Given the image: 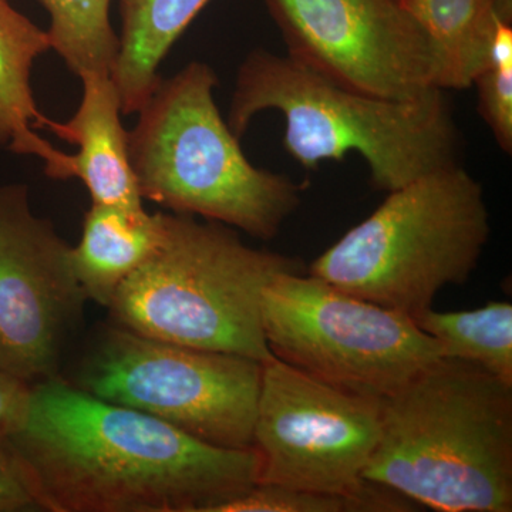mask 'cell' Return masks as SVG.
Segmentation results:
<instances>
[{"instance_id":"e0dca14e","label":"cell","mask_w":512,"mask_h":512,"mask_svg":"<svg viewBox=\"0 0 512 512\" xmlns=\"http://www.w3.org/2000/svg\"><path fill=\"white\" fill-rule=\"evenodd\" d=\"M414 322L439 343L443 357L473 363L512 386L510 302H490L483 308L460 312L430 308Z\"/></svg>"},{"instance_id":"5bb4252c","label":"cell","mask_w":512,"mask_h":512,"mask_svg":"<svg viewBox=\"0 0 512 512\" xmlns=\"http://www.w3.org/2000/svg\"><path fill=\"white\" fill-rule=\"evenodd\" d=\"M163 238L164 212L92 204L84 215L82 238L70 252L87 299L109 308L121 284L157 251Z\"/></svg>"},{"instance_id":"9c48e42d","label":"cell","mask_w":512,"mask_h":512,"mask_svg":"<svg viewBox=\"0 0 512 512\" xmlns=\"http://www.w3.org/2000/svg\"><path fill=\"white\" fill-rule=\"evenodd\" d=\"M382 400L346 392L272 356L262 363L252 433L258 484L360 494L380 436Z\"/></svg>"},{"instance_id":"52a82bcc","label":"cell","mask_w":512,"mask_h":512,"mask_svg":"<svg viewBox=\"0 0 512 512\" xmlns=\"http://www.w3.org/2000/svg\"><path fill=\"white\" fill-rule=\"evenodd\" d=\"M272 355L323 382L384 400L443 359L412 316L302 272H281L261 295Z\"/></svg>"},{"instance_id":"9a60e30c","label":"cell","mask_w":512,"mask_h":512,"mask_svg":"<svg viewBox=\"0 0 512 512\" xmlns=\"http://www.w3.org/2000/svg\"><path fill=\"white\" fill-rule=\"evenodd\" d=\"M210 0H119V53L111 69L121 113L136 114L163 77L164 62L177 40Z\"/></svg>"},{"instance_id":"7402d4cb","label":"cell","mask_w":512,"mask_h":512,"mask_svg":"<svg viewBox=\"0 0 512 512\" xmlns=\"http://www.w3.org/2000/svg\"><path fill=\"white\" fill-rule=\"evenodd\" d=\"M30 387L32 384L0 369V439L9 437L22 423L28 410Z\"/></svg>"},{"instance_id":"d6986e66","label":"cell","mask_w":512,"mask_h":512,"mask_svg":"<svg viewBox=\"0 0 512 512\" xmlns=\"http://www.w3.org/2000/svg\"><path fill=\"white\" fill-rule=\"evenodd\" d=\"M412 501L372 483L360 494L319 493L279 485L255 484L214 512H384L412 511Z\"/></svg>"},{"instance_id":"ac0fdd59","label":"cell","mask_w":512,"mask_h":512,"mask_svg":"<svg viewBox=\"0 0 512 512\" xmlns=\"http://www.w3.org/2000/svg\"><path fill=\"white\" fill-rule=\"evenodd\" d=\"M50 18L52 50L77 77L111 74L120 40L110 20L111 0H37Z\"/></svg>"},{"instance_id":"2e32d148","label":"cell","mask_w":512,"mask_h":512,"mask_svg":"<svg viewBox=\"0 0 512 512\" xmlns=\"http://www.w3.org/2000/svg\"><path fill=\"white\" fill-rule=\"evenodd\" d=\"M437 57V87L464 90L490 64L501 18L495 0H400Z\"/></svg>"},{"instance_id":"ba28073f","label":"cell","mask_w":512,"mask_h":512,"mask_svg":"<svg viewBox=\"0 0 512 512\" xmlns=\"http://www.w3.org/2000/svg\"><path fill=\"white\" fill-rule=\"evenodd\" d=\"M262 362L146 338L117 326L84 363L77 387L195 439L252 448Z\"/></svg>"},{"instance_id":"5b68a950","label":"cell","mask_w":512,"mask_h":512,"mask_svg":"<svg viewBox=\"0 0 512 512\" xmlns=\"http://www.w3.org/2000/svg\"><path fill=\"white\" fill-rule=\"evenodd\" d=\"M299 259L249 247L234 228L164 214L160 247L121 284L109 305L121 328L146 338L249 357L272 353L261 320V295Z\"/></svg>"},{"instance_id":"7c38bea8","label":"cell","mask_w":512,"mask_h":512,"mask_svg":"<svg viewBox=\"0 0 512 512\" xmlns=\"http://www.w3.org/2000/svg\"><path fill=\"white\" fill-rule=\"evenodd\" d=\"M82 100L69 121L50 119L46 130L79 147L70 157V178H79L92 204L144 208L136 175L128 157V131L121 121V104L109 74L87 73Z\"/></svg>"},{"instance_id":"30bf717a","label":"cell","mask_w":512,"mask_h":512,"mask_svg":"<svg viewBox=\"0 0 512 512\" xmlns=\"http://www.w3.org/2000/svg\"><path fill=\"white\" fill-rule=\"evenodd\" d=\"M288 56L335 83L392 100L437 87V57L400 0H264Z\"/></svg>"},{"instance_id":"8992f818","label":"cell","mask_w":512,"mask_h":512,"mask_svg":"<svg viewBox=\"0 0 512 512\" xmlns=\"http://www.w3.org/2000/svg\"><path fill=\"white\" fill-rule=\"evenodd\" d=\"M488 238L483 185L456 163L389 191L309 274L416 319L446 286L470 279Z\"/></svg>"},{"instance_id":"3957f363","label":"cell","mask_w":512,"mask_h":512,"mask_svg":"<svg viewBox=\"0 0 512 512\" xmlns=\"http://www.w3.org/2000/svg\"><path fill=\"white\" fill-rule=\"evenodd\" d=\"M266 110L284 116L285 150L303 168L359 154L380 191L457 163V127L440 89L414 100L383 99L335 83L288 55L255 49L239 66L228 126L241 138Z\"/></svg>"},{"instance_id":"8fae6325","label":"cell","mask_w":512,"mask_h":512,"mask_svg":"<svg viewBox=\"0 0 512 512\" xmlns=\"http://www.w3.org/2000/svg\"><path fill=\"white\" fill-rule=\"evenodd\" d=\"M70 252L52 222L33 212L28 185H0V369L23 382L55 376L89 301Z\"/></svg>"},{"instance_id":"6da1fadb","label":"cell","mask_w":512,"mask_h":512,"mask_svg":"<svg viewBox=\"0 0 512 512\" xmlns=\"http://www.w3.org/2000/svg\"><path fill=\"white\" fill-rule=\"evenodd\" d=\"M8 441L42 511L214 512L258 484L254 448L214 446L47 377Z\"/></svg>"},{"instance_id":"7a4b0ae2","label":"cell","mask_w":512,"mask_h":512,"mask_svg":"<svg viewBox=\"0 0 512 512\" xmlns=\"http://www.w3.org/2000/svg\"><path fill=\"white\" fill-rule=\"evenodd\" d=\"M363 478L440 512L512 511V386L443 357L382 400Z\"/></svg>"},{"instance_id":"4fadbf2b","label":"cell","mask_w":512,"mask_h":512,"mask_svg":"<svg viewBox=\"0 0 512 512\" xmlns=\"http://www.w3.org/2000/svg\"><path fill=\"white\" fill-rule=\"evenodd\" d=\"M50 50L47 30L13 8L9 0H0V147L40 158L47 177L67 180L72 154L57 150L37 134L46 130L50 119L37 107L30 76L36 60Z\"/></svg>"},{"instance_id":"44dd1931","label":"cell","mask_w":512,"mask_h":512,"mask_svg":"<svg viewBox=\"0 0 512 512\" xmlns=\"http://www.w3.org/2000/svg\"><path fill=\"white\" fill-rule=\"evenodd\" d=\"M30 511L42 508L8 441L0 439V512Z\"/></svg>"},{"instance_id":"ffe728a7","label":"cell","mask_w":512,"mask_h":512,"mask_svg":"<svg viewBox=\"0 0 512 512\" xmlns=\"http://www.w3.org/2000/svg\"><path fill=\"white\" fill-rule=\"evenodd\" d=\"M478 90V111L498 146L512 153V28L501 23L495 35L490 64L474 82Z\"/></svg>"},{"instance_id":"277c9868","label":"cell","mask_w":512,"mask_h":512,"mask_svg":"<svg viewBox=\"0 0 512 512\" xmlns=\"http://www.w3.org/2000/svg\"><path fill=\"white\" fill-rule=\"evenodd\" d=\"M210 64L161 79L128 131V157L143 200L174 214L221 222L268 241L298 210L302 187L255 167L215 103Z\"/></svg>"}]
</instances>
